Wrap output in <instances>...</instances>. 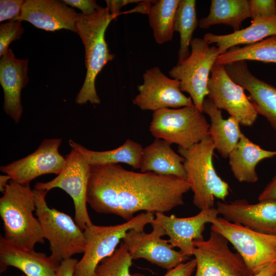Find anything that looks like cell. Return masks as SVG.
I'll return each mask as SVG.
<instances>
[{
  "instance_id": "obj_1",
  "label": "cell",
  "mask_w": 276,
  "mask_h": 276,
  "mask_svg": "<svg viewBox=\"0 0 276 276\" xmlns=\"http://www.w3.org/2000/svg\"><path fill=\"white\" fill-rule=\"evenodd\" d=\"M190 190L184 178L137 172L119 164L90 165L87 203L98 213L127 221L140 211L165 213L183 205Z\"/></svg>"
},
{
  "instance_id": "obj_2",
  "label": "cell",
  "mask_w": 276,
  "mask_h": 276,
  "mask_svg": "<svg viewBox=\"0 0 276 276\" xmlns=\"http://www.w3.org/2000/svg\"><path fill=\"white\" fill-rule=\"evenodd\" d=\"M114 18L106 7H102L90 15L79 14L75 30L84 46L86 74L75 99L77 104L83 105L87 102L99 104L101 103L97 93L95 81L105 65L115 57L114 54L110 53L105 37L108 25Z\"/></svg>"
},
{
  "instance_id": "obj_3",
  "label": "cell",
  "mask_w": 276,
  "mask_h": 276,
  "mask_svg": "<svg viewBox=\"0 0 276 276\" xmlns=\"http://www.w3.org/2000/svg\"><path fill=\"white\" fill-rule=\"evenodd\" d=\"M0 198V215L5 239L20 247L34 249L44 238L36 211L33 190L30 184L10 180Z\"/></svg>"
},
{
  "instance_id": "obj_4",
  "label": "cell",
  "mask_w": 276,
  "mask_h": 276,
  "mask_svg": "<svg viewBox=\"0 0 276 276\" xmlns=\"http://www.w3.org/2000/svg\"><path fill=\"white\" fill-rule=\"evenodd\" d=\"M215 147L209 135L188 149L178 147V152L184 158L183 166L193 203L199 209L214 208V199L224 202L229 194V186L217 174L213 165Z\"/></svg>"
},
{
  "instance_id": "obj_5",
  "label": "cell",
  "mask_w": 276,
  "mask_h": 276,
  "mask_svg": "<svg viewBox=\"0 0 276 276\" xmlns=\"http://www.w3.org/2000/svg\"><path fill=\"white\" fill-rule=\"evenodd\" d=\"M33 190L36 213L43 236L49 241L51 259L60 264L75 255L83 253L86 244L83 231L70 215L48 205V191Z\"/></svg>"
},
{
  "instance_id": "obj_6",
  "label": "cell",
  "mask_w": 276,
  "mask_h": 276,
  "mask_svg": "<svg viewBox=\"0 0 276 276\" xmlns=\"http://www.w3.org/2000/svg\"><path fill=\"white\" fill-rule=\"evenodd\" d=\"M154 219L153 213L143 212L123 223L108 226L93 224L87 226L83 230L86 239L83 255L75 266L74 276H94L98 265L114 252L128 231H144Z\"/></svg>"
},
{
  "instance_id": "obj_7",
  "label": "cell",
  "mask_w": 276,
  "mask_h": 276,
  "mask_svg": "<svg viewBox=\"0 0 276 276\" xmlns=\"http://www.w3.org/2000/svg\"><path fill=\"white\" fill-rule=\"evenodd\" d=\"M209 127L203 112L193 105L154 111L149 130L156 139L188 149L208 135Z\"/></svg>"
},
{
  "instance_id": "obj_8",
  "label": "cell",
  "mask_w": 276,
  "mask_h": 276,
  "mask_svg": "<svg viewBox=\"0 0 276 276\" xmlns=\"http://www.w3.org/2000/svg\"><path fill=\"white\" fill-rule=\"evenodd\" d=\"M211 230L225 237L243 259L252 274L276 262V235L260 233L217 217Z\"/></svg>"
},
{
  "instance_id": "obj_9",
  "label": "cell",
  "mask_w": 276,
  "mask_h": 276,
  "mask_svg": "<svg viewBox=\"0 0 276 276\" xmlns=\"http://www.w3.org/2000/svg\"><path fill=\"white\" fill-rule=\"evenodd\" d=\"M190 47L189 56L173 66L169 75L179 81L181 91L188 93L194 105L203 112V103L209 93L210 73L219 54L217 47L210 46L203 38H193Z\"/></svg>"
},
{
  "instance_id": "obj_10",
  "label": "cell",
  "mask_w": 276,
  "mask_h": 276,
  "mask_svg": "<svg viewBox=\"0 0 276 276\" xmlns=\"http://www.w3.org/2000/svg\"><path fill=\"white\" fill-rule=\"evenodd\" d=\"M65 157L66 164L61 172L49 181L37 182L34 189L49 192L58 188L64 190L73 200L75 221L83 231L93 224L87 209V190L90 165L78 151L73 148Z\"/></svg>"
},
{
  "instance_id": "obj_11",
  "label": "cell",
  "mask_w": 276,
  "mask_h": 276,
  "mask_svg": "<svg viewBox=\"0 0 276 276\" xmlns=\"http://www.w3.org/2000/svg\"><path fill=\"white\" fill-rule=\"evenodd\" d=\"M228 243L222 235L212 230L208 239L194 241L195 276L252 275L241 256L233 252Z\"/></svg>"
},
{
  "instance_id": "obj_12",
  "label": "cell",
  "mask_w": 276,
  "mask_h": 276,
  "mask_svg": "<svg viewBox=\"0 0 276 276\" xmlns=\"http://www.w3.org/2000/svg\"><path fill=\"white\" fill-rule=\"evenodd\" d=\"M211 73L208 98L219 109L226 110L241 125L252 126L259 114L243 87L233 80L223 65L215 63Z\"/></svg>"
},
{
  "instance_id": "obj_13",
  "label": "cell",
  "mask_w": 276,
  "mask_h": 276,
  "mask_svg": "<svg viewBox=\"0 0 276 276\" xmlns=\"http://www.w3.org/2000/svg\"><path fill=\"white\" fill-rule=\"evenodd\" d=\"M150 224L151 233L132 229L122 239L132 260L144 259L167 270L190 260V257L174 250L168 240L161 238L166 234L160 225L153 222Z\"/></svg>"
},
{
  "instance_id": "obj_14",
  "label": "cell",
  "mask_w": 276,
  "mask_h": 276,
  "mask_svg": "<svg viewBox=\"0 0 276 276\" xmlns=\"http://www.w3.org/2000/svg\"><path fill=\"white\" fill-rule=\"evenodd\" d=\"M143 83L137 86L139 91L133 103L143 110L178 108L194 105L191 98L180 90L179 81L165 75L157 66L143 74Z\"/></svg>"
},
{
  "instance_id": "obj_15",
  "label": "cell",
  "mask_w": 276,
  "mask_h": 276,
  "mask_svg": "<svg viewBox=\"0 0 276 276\" xmlns=\"http://www.w3.org/2000/svg\"><path fill=\"white\" fill-rule=\"evenodd\" d=\"M61 139H46L38 148L28 156L1 167V171L11 179L22 184L30 182L38 176L58 175L66 164L65 157L59 152Z\"/></svg>"
},
{
  "instance_id": "obj_16",
  "label": "cell",
  "mask_w": 276,
  "mask_h": 276,
  "mask_svg": "<svg viewBox=\"0 0 276 276\" xmlns=\"http://www.w3.org/2000/svg\"><path fill=\"white\" fill-rule=\"evenodd\" d=\"M152 221L160 225L166 235L169 237L168 242L174 247H178L184 255H193L194 241L203 240V232L206 223H211L219 215L216 208L202 209L196 215L186 218L170 216L164 213L155 214Z\"/></svg>"
},
{
  "instance_id": "obj_17",
  "label": "cell",
  "mask_w": 276,
  "mask_h": 276,
  "mask_svg": "<svg viewBox=\"0 0 276 276\" xmlns=\"http://www.w3.org/2000/svg\"><path fill=\"white\" fill-rule=\"evenodd\" d=\"M219 214L226 220L252 230L276 235V199L250 203L245 199L231 203L217 201Z\"/></svg>"
},
{
  "instance_id": "obj_18",
  "label": "cell",
  "mask_w": 276,
  "mask_h": 276,
  "mask_svg": "<svg viewBox=\"0 0 276 276\" xmlns=\"http://www.w3.org/2000/svg\"><path fill=\"white\" fill-rule=\"evenodd\" d=\"M79 14L63 1L27 0L18 20L28 21L47 31L66 29L75 32Z\"/></svg>"
},
{
  "instance_id": "obj_19",
  "label": "cell",
  "mask_w": 276,
  "mask_h": 276,
  "mask_svg": "<svg viewBox=\"0 0 276 276\" xmlns=\"http://www.w3.org/2000/svg\"><path fill=\"white\" fill-rule=\"evenodd\" d=\"M229 77L249 94L258 114L266 119L276 131V87L255 76L247 67L246 61L224 65Z\"/></svg>"
},
{
  "instance_id": "obj_20",
  "label": "cell",
  "mask_w": 276,
  "mask_h": 276,
  "mask_svg": "<svg viewBox=\"0 0 276 276\" xmlns=\"http://www.w3.org/2000/svg\"><path fill=\"white\" fill-rule=\"evenodd\" d=\"M28 59H17L11 49L0 60V83L4 94V109L15 123L19 122L23 112L22 89L29 82Z\"/></svg>"
},
{
  "instance_id": "obj_21",
  "label": "cell",
  "mask_w": 276,
  "mask_h": 276,
  "mask_svg": "<svg viewBox=\"0 0 276 276\" xmlns=\"http://www.w3.org/2000/svg\"><path fill=\"white\" fill-rule=\"evenodd\" d=\"M59 265L44 252L26 249L0 237L1 273L13 266L26 276H55Z\"/></svg>"
},
{
  "instance_id": "obj_22",
  "label": "cell",
  "mask_w": 276,
  "mask_h": 276,
  "mask_svg": "<svg viewBox=\"0 0 276 276\" xmlns=\"http://www.w3.org/2000/svg\"><path fill=\"white\" fill-rule=\"evenodd\" d=\"M276 156V151L262 148L243 133L228 158L235 178L240 182L255 183L258 180L256 167L261 160Z\"/></svg>"
},
{
  "instance_id": "obj_23",
  "label": "cell",
  "mask_w": 276,
  "mask_h": 276,
  "mask_svg": "<svg viewBox=\"0 0 276 276\" xmlns=\"http://www.w3.org/2000/svg\"><path fill=\"white\" fill-rule=\"evenodd\" d=\"M202 109L203 113L208 114L210 119L209 135L215 149L223 158H228L236 147L242 133L239 122L230 116L224 119L221 110L219 109L209 98L204 99Z\"/></svg>"
},
{
  "instance_id": "obj_24",
  "label": "cell",
  "mask_w": 276,
  "mask_h": 276,
  "mask_svg": "<svg viewBox=\"0 0 276 276\" xmlns=\"http://www.w3.org/2000/svg\"><path fill=\"white\" fill-rule=\"evenodd\" d=\"M184 158L176 153L171 144L158 139L144 148L140 170L159 175L186 178Z\"/></svg>"
},
{
  "instance_id": "obj_25",
  "label": "cell",
  "mask_w": 276,
  "mask_h": 276,
  "mask_svg": "<svg viewBox=\"0 0 276 276\" xmlns=\"http://www.w3.org/2000/svg\"><path fill=\"white\" fill-rule=\"evenodd\" d=\"M248 27L225 35L206 33L203 39L209 44L216 43L219 55L240 44H252L276 35V15L251 20Z\"/></svg>"
},
{
  "instance_id": "obj_26",
  "label": "cell",
  "mask_w": 276,
  "mask_h": 276,
  "mask_svg": "<svg viewBox=\"0 0 276 276\" xmlns=\"http://www.w3.org/2000/svg\"><path fill=\"white\" fill-rule=\"evenodd\" d=\"M68 144L72 148L78 151L90 165L124 163L134 169H140L144 148L131 139H127L118 148L104 151L89 150L72 140H69Z\"/></svg>"
},
{
  "instance_id": "obj_27",
  "label": "cell",
  "mask_w": 276,
  "mask_h": 276,
  "mask_svg": "<svg viewBox=\"0 0 276 276\" xmlns=\"http://www.w3.org/2000/svg\"><path fill=\"white\" fill-rule=\"evenodd\" d=\"M250 17L248 0H212L210 13L199 21V27L208 29L212 26L223 24L232 27L234 32L240 30L243 21Z\"/></svg>"
},
{
  "instance_id": "obj_28",
  "label": "cell",
  "mask_w": 276,
  "mask_h": 276,
  "mask_svg": "<svg viewBox=\"0 0 276 276\" xmlns=\"http://www.w3.org/2000/svg\"><path fill=\"white\" fill-rule=\"evenodd\" d=\"M246 60L276 63V35L252 44L233 47L219 55L216 64L224 65Z\"/></svg>"
},
{
  "instance_id": "obj_29",
  "label": "cell",
  "mask_w": 276,
  "mask_h": 276,
  "mask_svg": "<svg viewBox=\"0 0 276 276\" xmlns=\"http://www.w3.org/2000/svg\"><path fill=\"white\" fill-rule=\"evenodd\" d=\"M180 0L155 1L148 13L149 23L157 43L162 44L172 39L177 9Z\"/></svg>"
},
{
  "instance_id": "obj_30",
  "label": "cell",
  "mask_w": 276,
  "mask_h": 276,
  "mask_svg": "<svg viewBox=\"0 0 276 276\" xmlns=\"http://www.w3.org/2000/svg\"><path fill=\"white\" fill-rule=\"evenodd\" d=\"M199 21L197 17L196 1L180 0L174 21V31L180 35V47L177 63L187 58L190 55L189 47L194 32Z\"/></svg>"
},
{
  "instance_id": "obj_31",
  "label": "cell",
  "mask_w": 276,
  "mask_h": 276,
  "mask_svg": "<svg viewBox=\"0 0 276 276\" xmlns=\"http://www.w3.org/2000/svg\"><path fill=\"white\" fill-rule=\"evenodd\" d=\"M132 261L125 245L122 242L111 256L98 265L94 276H143L131 274L130 268Z\"/></svg>"
},
{
  "instance_id": "obj_32",
  "label": "cell",
  "mask_w": 276,
  "mask_h": 276,
  "mask_svg": "<svg viewBox=\"0 0 276 276\" xmlns=\"http://www.w3.org/2000/svg\"><path fill=\"white\" fill-rule=\"evenodd\" d=\"M20 20H10L0 25V56L2 57L9 49V45L18 39L24 32Z\"/></svg>"
},
{
  "instance_id": "obj_33",
  "label": "cell",
  "mask_w": 276,
  "mask_h": 276,
  "mask_svg": "<svg viewBox=\"0 0 276 276\" xmlns=\"http://www.w3.org/2000/svg\"><path fill=\"white\" fill-rule=\"evenodd\" d=\"M250 17L252 20L276 15V1L249 0Z\"/></svg>"
},
{
  "instance_id": "obj_34",
  "label": "cell",
  "mask_w": 276,
  "mask_h": 276,
  "mask_svg": "<svg viewBox=\"0 0 276 276\" xmlns=\"http://www.w3.org/2000/svg\"><path fill=\"white\" fill-rule=\"evenodd\" d=\"M25 1L1 0L0 21L18 20Z\"/></svg>"
},
{
  "instance_id": "obj_35",
  "label": "cell",
  "mask_w": 276,
  "mask_h": 276,
  "mask_svg": "<svg viewBox=\"0 0 276 276\" xmlns=\"http://www.w3.org/2000/svg\"><path fill=\"white\" fill-rule=\"evenodd\" d=\"M196 267V260L193 258L167 270L163 276H192Z\"/></svg>"
},
{
  "instance_id": "obj_36",
  "label": "cell",
  "mask_w": 276,
  "mask_h": 276,
  "mask_svg": "<svg viewBox=\"0 0 276 276\" xmlns=\"http://www.w3.org/2000/svg\"><path fill=\"white\" fill-rule=\"evenodd\" d=\"M62 1L67 5L79 9L81 10L82 13L85 15H91L102 7L93 0H63Z\"/></svg>"
},
{
  "instance_id": "obj_37",
  "label": "cell",
  "mask_w": 276,
  "mask_h": 276,
  "mask_svg": "<svg viewBox=\"0 0 276 276\" xmlns=\"http://www.w3.org/2000/svg\"><path fill=\"white\" fill-rule=\"evenodd\" d=\"M78 261L76 259L73 258L62 261L57 269L55 276H74Z\"/></svg>"
},
{
  "instance_id": "obj_38",
  "label": "cell",
  "mask_w": 276,
  "mask_h": 276,
  "mask_svg": "<svg viewBox=\"0 0 276 276\" xmlns=\"http://www.w3.org/2000/svg\"><path fill=\"white\" fill-rule=\"evenodd\" d=\"M143 1L139 0H106V7L109 10L110 13L115 18L121 14L120 10L124 6L132 3H137Z\"/></svg>"
},
{
  "instance_id": "obj_39",
  "label": "cell",
  "mask_w": 276,
  "mask_h": 276,
  "mask_svg": "<svg viewBox=\"0 0 276 276\" xmlns=\"http://www.w3.org/2000/svg\"><path fill=\"white\" fill-rule=\"evenodd\" d=\"M267 199H276V174L259 195V201Z\"/></svg>"
},
{
  "instance_id": "obj_40",
  "label": "cell",
  "mask_w": 276,
  "mask_h": 276,
  "mask_svg": "<svg viewBox=\"0 0 276 276\" xmlns=\"http://www.w3.org/2000/svg\"><path fill=\"white\" fill-rule=\"evenodd\" d=\"M275 275L276 262H274L251 276H275Z\"/></svg>"
},
{
  "instance_id": "obj_41",
  "label": "cell",
  "mask_w": 276,
  "mask_h": 276,
  "mask_svg": "<svg viewBox=\"0 0 276 276\" xmlns=\"http://www.w3.org/2000/svg\"><path fill=\"white\" fill-rule=\"evenodd\" d=\"M10 180H11L10 176L7 174L0 176V190L1 192H4Z\"/></svg>"
},
{
  "instance_id": "obj_42",
  "label": "cell",
  "mask_w": 276,
  "mask_h": 276,
  "mask_svg": "<svg viewBox=\"0 0 276 276\" xmlns=\"http://www.w3.org/2000/svg\"><path fill=\"white\" fill-rule=\"evenodd\" d=\"M21 276H26L25 274H22Z\"/></svg>"
},
{
  "instance_id": "obj_43",
  "label": "cell",
  "mask_w": 276,
  "mask_h": 276,
  "mask_svg": "<svg viewBox=\"0 0 276 276\" xmlns=\"http://www.w3.org/2000/svg\"><path fill=\"white\" fill-rule=\"evenodd\" d=\"M275 276H276V275Z\"/></svg>"
}]
</instances>
